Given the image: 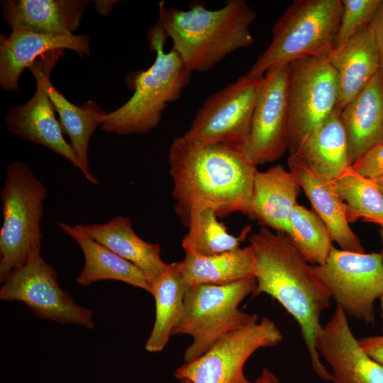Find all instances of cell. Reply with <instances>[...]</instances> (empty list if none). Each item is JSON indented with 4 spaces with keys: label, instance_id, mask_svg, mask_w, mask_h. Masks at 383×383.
Here are the masks:
<instances>
[{
    "label": "cell",
    "instance_id": "1",
    "mask_svg": "<svg viewBox=\"0 0 383 383\" xmlns=\"http://www.w3.org/2000/svg\"><path fill=\"white\" fill-rule=\"evenodd\" d=\"M174 210L187 227L190 213L212 209L218 216L240 212L250 216L257 167L237 145L217 143L203 147L174 138L168 152Z\"/></svg>",
    "mask_w": 383,
    "mask_h": 383
},
{
    "label": "cell",
    "instance_id": "2",
    "mask_svg": "<svg viewBox=\"0 0 383 383\" xmlns=\"http://www.w3.org/2000/svg\"><path fill=\"white\" fill-rule=\"evenodd\" d=\"M256 287L252 297L266 294L277 300L299 324L314 372L331 381L316 348L323 326L322 313L330 307V291L285 233L262 226L249 237Z\"/></svg>",
    "mask_w": 383,
    "mask_h": 383
},
{
    "label": "cell",
    "instance_id": "3",
    "mask_svg": "<svg viewBox=\"0 0 383 383\" xmlns=\"http://www.w3.org/2000/svg\"><path fill=\"white\" fill-rule=\"evenodd\" d=\"M157 22L189 70L208 72L238 50L254 43L251 25L255 11L244 0H228L218 9L203 3L188 10L159 4Z\"/></svg>",
    "mask_w": 383,
    "mask_h": 383
},
{
    "label": "cell",
    "instance_id": "4",
    "mask_svg": "<svg viewBox=\"0 0 383 383\" xmlns=\"http://www.w3.org/2000/svg\"><path fill=\"white\" fill-rule=\"evenodd\" d=\"M167 35L157 22L148 33L150 50L156 52L152 65L133 72L127 82L132 96L102 118L101 129L118 135H145L157 127L167 104L177 100L190 82L192 72L172 48L165 52Z\"/></svg>",
    "mask_w": 383,
    "mask_h": 383
},
{
    "label": "cell",
    "instance_id": "5",
    "mask_svg": "<svg viewBox=\"0 0 383 383\" xmlns=\"http://www.w3.org/2000/svg\"><path fill=\"white\" fill-rule=\"evenodd\" d=\"M342 10V0L293 1L274 23L269 46L246 75L260 78L269 70L299 59L330 57Z\"/></svg>",
    "mask_w": 383,
    "mask_h": 383
},
{
    "label": "cell",
    "instance_id": "6",
    "mask_svg": "<svg viewBox=\"0 0 383 383\" xmlns=\"http://www.w3.org/2000/svg\"><path fill=\"white\" fill-rule=\"evenodd\" d=\"M48 189L29 166L11 162L1 191L0 281L40 253L41 228Z\"/></svg>",
    "mask_w": 383,
    "mask_h": 383
},
{
    "label": "cell",
    "instance_id": "7",
    "mask_svg": "<svg viewBox=\"0 0 383 383\" xmlns=\"http://www.w3.org/2000/svg\"><path fill=\"white\" fill-rule=\"evenodd\" d=\"M255 287L253 275L227 285L189 286L182 316L172 333L192 338L184 351V362L199 358L229 333L259 321L257 314L239 309Z\"/></svg>",
    "mask_w": 383,
    "mask_h": 383
},
{
    "label": "cell",
    "instance_id": "8",
    "mask_svg": "<svg viewBox=\"0 0 383 383\" xmlns=\"http://www.w3.org/2000/svg\"><path fill=\"white\" fill-rule=\"evenodd\" d=\"M337 72L330 57H306L289 64L288 149L296 152L335 111Z\"/></svg>",
    "mask_w": 383,
    "mask_h": 383
},
{
    "label": "cell",
    "instance_id": "9",
    "mask_svg": "<svg viewBox=\"0 0 383 383\" xmlns=\"http://www.w3.org/2000/svg\"><path fill=\"white\" fill-rule=\"evenodd\" d=\"M263 77H239L209 96L182 135L193 147L242 145L249 135Z\"/></svg>",
    "mask_w": 383,
    "mask_h": 383
},
{
    "label": "cell",
    "instance_id": "10",
    "mask_svg": "<svg viewBox=\"0 0 383 383\" xmlns=\"http://www.w3.org/2000/svg\"><path fill=\"white\" fill-rule=\"evenodd\" d=\"M313 270L346 315L373 323L374 302L383 296L381 252H355L335 247Z\"/></svg>",
    "mask_w": 383,
    "mask_h": 383
},
{
    "label": "cell",
    "instance_id": "11",
    "mask_svg": "<svg viewBox=\"0 0 383 383\" xmlns=\"http://www.w3.org/2000/svg\"><path fill=\"white\" fill-rule=\"evenodd\" d=\"M282 339L276 323L263 317L224 335L201 357L184 362L174 376L192 383H254L245 375L246 362L258 349L276 346Z\"/></svg>",
    "mask_w": 383,
    "mask_h": 383
},
{
    "label": "cell",
    "instance_id": "12",
    "mask_svg": "<svg viewBox=\"0 0 383 383\" xmlns=\"http://www.w3.org/2000/svg\"><path fill=\"white\" fill-rule=\"evenodd\" d=\"M0 299L24 303L38 318L92 329L93 313L77 304L57 282L55 270L40 253L13 270L3 282Z\"/></svg>",
    "mask_w": 383,
    "mask_h": 383
},
{
    "label": "cell",
    "instance_id": "13",
    "mask_svg": "<svg viewBox=\"0 0 383 383\" xmlns=\"http://www.w3.org/2000/svg\"><path fill=\"white\" fill-rule=\"evenodd\" d=\"M288 81L289 64L264 75L249 135L239 146L256 167L279 159L288 149Z\"/></svg>",
    "mask_w": 383,
    "mask_h": 383
},
{
    "label": "cell",
    "instance_id": "14",
    "mask_svg": "<svg viewBox=\"0 0 383 383\" xmlns=\"http://www.w3.org/2000/svg\"><path fill=\"white\" fill-rule=\"evenodd\" d=\"M63 53V50H52L34 62L29 70L36 82L35 93L26 103L11 109L6 118V125L11 133L63 157L84 174L82 163L64 138L45 88L46 77L50 74Z\"/></svg>",
    "mask_w": 383,
    "mask_h": 383
},
{
    "label": "cell",
    "instance_id": "15",
    "mask_svg": "<svg viewBox=\"0 0 383 383\" xmlns=\"http://www.w3.org/2000/svg\"><path fill=\"white\" fill-rule=\"evenodd\" d=\"M316 348L331 368L332 383H383V365L362 350L340 306L317 335Z\"/></svg>",
    "mask_w": 383,
    "mask_h": 383
},
{
    "label": "cell",
    "instance_id": "16",
    "mask_svg": "<svg viewBox=\"0 0 383 383\" xmlns=\"http://www.w3.org/2000/svg\"><path fill=\"white\" fill-rule=\"evenodd\" d=\"M68 49L79 55H89V37L73 33L43 34L13 29L0 37V85L7 91L18 87V79L25 68H30L44 54Z\"/></svg>",
    "mask_w": 383,
    "mask_h": 383
},
{
    "label": "cell",
    "instance_id": "17",
    "mask_svg": "<svg viewBox=\"0 0 383 383\" xmlns=\"http://www.w3.org/2000/svg\"><path fill=\"white\" fill-rule=\"evenodd\" d=\"M287 164L313 210L327 226L333 241L342 250L365 252L359 238L350 226L345 204L333 181L319 173L297 152L291 153Z\"/></svg>",
    "mask_w": 383,
    "mask_h": 383
},
{
    "label": "cell",
    "instance_id": "18",
    "mask_svg": "<svg viewBox=\"0 0 383 383\" xmlns=\"http://www.w3.org/2000/svg\"><path fill=\"white\" fill-rule=\"evenodd\" d=\"M330 60L337 72L340 111L380 70L376 16Z\"/></svg>",
    "mask_w": 383,
    "mask_h": 383
},
{
    "label": "cell",
    "instance_id": "19",
    "mask_svg": "<svg viewBox=\"0 0 383 383\" xmlns=\"http://www.w3.org/2000/svg\"><path fill=\"white\" fill-rule=\"evenodd\" d=\"M89 3L87 0H4L1 1L2 16L11 30L72 33Z\"/></svg>",
    "mask_w": 383,
    "mask_h": 383
},
{
    "label": "cell",
    "instance_id": "20",
    "mask_svg": "<svg viewBox=\"0 0 383 383\" xmlns=\"http://www.w3.org/2000/svg\"><path fill=\"white\" fill-rule=\"evenodd\" d=\"M301 187L296 176L281 165L255 173L250 218L263 227L287 233L290 214Z\"/></svg>",
    "mask_w": 383,
    "mask_h": 383
},
{
    "label": "cell",
    "instance_id": "21",
    "mask_svg": "<svg viewBox=\"0 0 383 383\" xmlns=\"http://www.w3.org/2000/svg\"><path fill=\"white\" fill-rule=\"evenodd\" d=\"M74 227L81 234L135 265L150 285L167 267L161 258L160 245L140 238L128 216H117L105 223L75 224Z\"/></svg>",
    "mask_w": 383,
    "mask_h": 383
},
{
    "label": "cell",
    "instance_id": "22",
    "mask_svg": "<svg viewBox=\"0 0 383 383\" xmlns=\"http://www.w3.org/2000/svg\"><path fill=\"white\" fill-rule=\"evenodd\" d=\"M340 117L347 133L353 165L370 148L383 142L382 70L340 111Z\"/></svg>",
    "mask_w": 383,
    "mask_h": 383
},
{
    "label": "cell",
    "instance_id": "23",
    "mask_svg": "<svg viewBox=\"0 0 383 383\" xmlns=\"http://www.w3.org/2000/svg\"><path fill=\"white\" fill-rule=\"evenodd\" d=\"M61 229L80 247L84 267L76 282L86 287L101 280H117L151 294V285L143 272L135 265L114 253L101 243L81 234L74 227L60 223Z\"/></svg>",
    "mask_w": 383,
    "mask_h": 383
},
{
    "label": "cell",
    "instance_id": "24",
    "mask_svg": "<svg viewBox=\"0 0 383 383\" xmlns=\"http://www.w3.org/2000/svg\"><path fill=\"white\" fill-rule=\"evenodd\" d=\"M50 76L46 77L45 88L59 115L62 132L68 136L70 144L84 167L86 179L93 184H99L89 169V147L91 135L96 127L101 125L107 112L93 100H88L82 106L70 102L51 83Z\"/></svg>",
    "mask_w": 383,
    "mask_h": 383
},
{
    "label": "cell",
    "instance_id": "25",
    "mask_svg": "<svg viewBox=\"0 0 383 383\" xmlns=\"http://www.w3.org/2000/svg\"><path fill=\"white\" fill-rule=\"evenodd\" d=\"M189 285L181 274L177 262L167 265L165 270L151 284L155 302V318L145 348L160 352L167 345L173 330L180 321Z\"/></svg>",
    "mask_w": 383,
    "mask_h": 383
},
{
    "label": "cell",
    "instance_id": "26",
    "mask_svg": "<svg viewBox=\"0 0 383 383\" xmlns=\"http://www.w3.org/2000/svg\"><path fill=\"white\" fill-rule=\"evenodd\" d=\"M296 152L319 173L333 181L352 166L340 111L335 110Z\"/></svg>",
    "mask_w": 383,
    "mask_h": 383
},
{
    "label": "cell",
    "instance_id": "27",
    "mask_svg": "<svg viewBox=\"0 0 383 383\" xmlns=\"http://www.w3.org/2000/svg\"><path fill=\"white\" fill-rule=\"evenodd\" d=\"M177 265L190 287L227 285L252 276L254 272L253 255L250 245L211 256L185 253L184 259L177 262Z\"/></svg>",
    "mask_w": 383,
    "mask_h": 383
},
{
    "label": "cell",
    "instance_id": "28",
    "mask_svg": "<svg viewBox=\"0 0 383 383\" xmlns=\"http://www.w3.org/2000/svg\"><path fill=\"white\" fill-rule=\"evenodd\" d=\"M217 216L212 209L196 210L190 213L188 231L182 241L185 253L211 256L240 248L251 228L246 226L236 237L228 232L226 225Z\"/></svg>",
    "mask_w": 383,
    "mask_h": 383
},
{
    "label": "cell",
    "instance_id": "29",
    "mask_svg": "<svg viewBox=\"0 0 383 383\" xmlns=\"http://www.w3.org/2000/svg\"><path fill=\"white\" fill-rule=\"evenodd\" d=\"M333 182L350 223L362 219L383 228V195L373 180L362 177L350 166Z\"/></svg>",
    "mask_w": 383,
    "mask_h": 383
},
{
    "label": "cell",
    "instance_id": "30",
    "mask_svg": "<svg viewBox=\"0 0 383 383\" xmlns=\"http://www.w3.org/2000/svg\"><path fill=\"white\" fill-rule=\"evenodd\" d=\"M286 234L305 260L314 265L323 264L333 248L324 222L313 210L299 204L290 214Z\"/></svg>",
    "mask_w": 383,
    "mask_h": 383
},
{
    "label": "cell",
    "instance_id": "31",
    "mask_svg": "<svg viewBox=\"0 0 383 383\" xmlns=\"http://www.w3.org/2000/svg\"><path fill=\"white\" fill-rule=\"evenodd\" d=\"M380 2L381 0H342L343 10L331 55L337 54L354 35L374 18Z\"/></svg>",
    "mask_w": 383,
    "mask_h": 383
},
{
    "label": "cell",
    "instance_id": "32",
    "mask_svg": "<svg viewBox=\"0 0 383 383\" xmlns=\"http://www.w3.org/2000/svg\"><path fill=\"white\" fill-rule=\"evenodd\" d=\"M360 175L372 180L383 176V142L379 143L362 155L353 165Z\"/></svg>",
    "mask_w": 383,
    "mask_h": 383
},
{
    "label": "cell",
    "instance_id": "33",
    "mask_svg": "<svg viewBox=\"0 0 383 383\" xmlns=\"http://www.w3.org/2000/svg\"><path fill=\"white\" fill-rule=\"evenodd\" d=\"M358 340L368 356L383 365V335L365 337Z\"/></svg>",
    "mask_w": 383,
    "mask_h": 383
},
{
    "label": "cell",
    "instance_id": "34",
    "mask_svg": "<svg viewBox=\"0 0 383 383\" xmlns=\"http://www.w3.org/2000/svg\"><path fill=\"white\" fill-rule=\"evenodd\" d=\"M377 23V38L379 47L381 67L380 70L383 72V11H379L376 16Z\"/></svg>",
    "mask_w": 383,
    "mask_h": 383
},
{
    "label": "cell",
    "instance_id": "35",
    "mask_svg": "<svg viewBox=\"0 0 383 383\" xmlns=\"http://www.w3.org/2000/svg\"><path fill=\"white\" fill-rule=\"evenodd\" d=\"M94 2L96 9L100 14L108 16L118 1L115 0H97Z\"/></svg>",
    "mask_w": 383,
    "mask_h": 383
},
{
    "label": "cell",
    "instance_id": "36",
    "mask_svg": "<svg viewBox=\"0 0 383 383\" xmlns=\"http://www.w3.org/2000/svg\"><path fill=\"white\" fill-rule=\"evenodd\" d=\"M254 383H279V382L278 377L273 372L267 368H264Z\"/></svg>",
    "mask_w": 383,
    "mask_h": 383
},
{
    "label": "cell",
    "instance_id": "37",
    "mask_svg": "<svg viewBox=\"0 0 383 383\" xmlns=\"http://www.w3.org/2000/svg\"><path fill=\"white\" fill-rule=\"evenodd\" d=\"M373 181L374 182L379 192L383 195V176Z\"/></svg>",
    "mask_w": 383,
    "mask_h": 383
},
{
    "label": "cell",
    "instance_id": "38",
    "mask_svg": "<svg viewBox=\"0 0 383 383\" xmlns=\"http://www.w3.org/2000/svg\"><path fill=\"white\" fill-rule=\"evenodd\" d=\"M381 308H382V331H383V296L380 298Z\"/></svg>",
    "mask_w": 383,
    "mask_h": 383
},
{
    "label": "cell",
    "instance_id": "39",
    "mask_svg": "<svg viewBox=\"0 0 383 383\" xmlns=\"http://www.w3.org/2000/svg\"><path fill=\"white\" fill-rule=\"evenodd\" d=\"M380 235H381L382 242V250L381 254L382 255V259H383V228L380 229Z\"/></svg>",
    "mask_w": 383,
    "mask_h": 383
},
{
    "label": "cell",
    "instance_id": "40",
    "mask_svg": "<svg viewBox=\"0 0 383 383\" xmlns=\"http://www.w3.org/2000/svg\"><path fill=\"white\" fill-rule=\"evenodd\" d=\"M379 10L383 11V0H381L380 5H379Z\"/></svg>",
    "mask_w": 383,
    "mask_h": 383
},
{
    "label": "cell",
    "instance_id": "41",
    "mask_svg": "<svg viewBox=\"0 0 383 383\" xmlns=\"http://www.w3.org/2000/svg\"><path fill=\"white\" fill-rule=\"evenodd\" d=\"M180 383H192V382L187 379H182L180 381Z\"/></svg>",
    "mask_w": 383,
    "mask_h": 383
}]
</instances>
